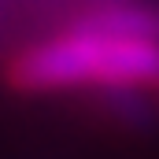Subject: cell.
<instances>
[{
	"label": "cell",
	"mask_w": 159,
	"mask_h": 159,
	"mask_svg": "<svg viewBox=\"0 0 159 159\" xmlns=\"http://www.w3.org/2000/svg\"><path fill=\"white\" fill-rule=\"evenodd\" d=\"M7 81L19 93H67V89H156L159 41H122L70 26L59 37L30 44L7 63Z\"/></svg>",
	"instance_id": "obj_1"
},
{
	"label": "cell",
	"mask_w": 159,
	"mask_h": 159,
	"mask_svg": "<svg viewBox=\"0 0 159 159\" xmlns=\"http://www.w3.org/2000/svg\"><path fill=\"white\" fill-rule=\"evenodd\" d=\"M78 30L122 41H159V7L152 4H104L74 19Z\"/></svg>",
	"instance_id": "obj_2"
},
{
	"label": "cell",
	"mask_w": 159,
	"mask_h": 159,
	"mask_svg": "<svg viewBox=\"0 0 159 159\" xmlns=\"http://www.w3.org/2000/svg\"><path fill=\"white\" fill-rule=\"evenodd\" d=\"M100 96H104L107 111H111L122 126H129V129H148V126L156 122V115H159V107L148 100V89L115 85V89H100Z\"/></svg>",
	"instance_id": "obj_3"
},
{
	"label": "cell",
	"mask_w": 159,
	"mask_h": 159,
	"mask_svg": "<svg viewBox=\"0 0 159 159\" xmlns=\"http://www.w3.org/2000/svg\"><path fill=\"white\" fill-rule=\"evenodd\" d=\"M4 4H7V0H0V19H4Z\"/></svg>",
	"instance_id": "obj_4"
},
{
	"label": "cell",
	"mask_w": 159,
	"mask_h": 159,
	"mask_svg": "<svg viewBox=\"0 0 159 159\" xmlns=\"http://www.w3.org/2000/svg\"><path fill=\"white\" fill-rule=\"evenodd\" d=\"M156 89H159V85H156Z\"/></svg>",
	"instance_id": "obj_5"
}]
</instances>
